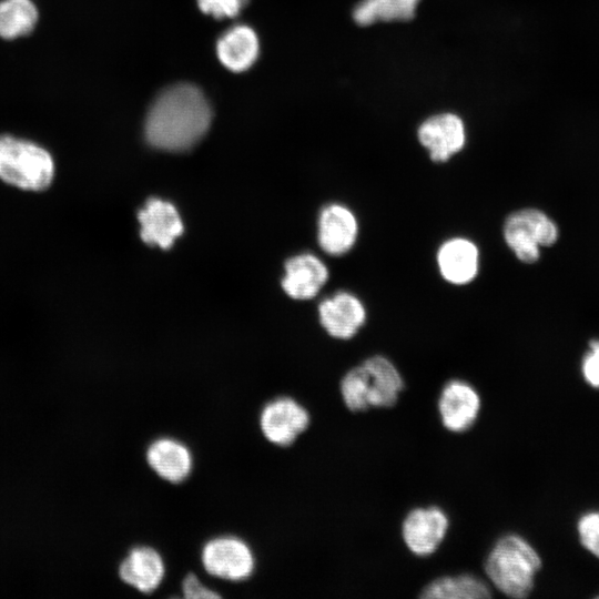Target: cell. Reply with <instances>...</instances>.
Instances as JSON below:
<instances>
[{"label": "cell", "mask_w": 599, "mask_h": 599, "mask_svg": "<svg viewBox=\"0 0 599 599\" xmlns=\"http://www.w3.org/2000/svg\"><path fill=\"white\" fill-rule=\"evenodd\" d=\"M212 110L195 85L166 88L153 101L145 119V138L160 150L179 152L194 146L206 133Z\"/></svg>", "instance_id": "1"}, {"label": "cell", "mask_w": 599, "mask_h": 599, "mask_svg": "<svg viewBox=\"0 0 599 599\" xmlns=\"http://www.w3.org/2000/svg\"><path fill=\"white\" fill-rule=\"evenodd\" d=\"M52 153L40 143L13 135L0 134V181L21 191L48 190L55 176Z\"/></svg>", "instance_id": "2"}, {"label": "cell", "mask_w": 599, "mask_h": 599, "mask_svg": "<svg viewBox=\"0 0 599 599\" xmlns=\"http://www.w3.org/2000/svg\"><path fill=\"white\" fill-rule=\"evenodd\" d=\"M540 567L537 551L514 534L499 538L485 561V571L493 585L512 598H525L531 592Z\"/></svg>", "instance_id": "3"}, {"label": "cell", "mask_w": 599, "mask_h": 599, "mask_svg": "<svg viewBox=\"0 0 599 599\" xmlns=\"http://www.w3.org/2000/svg\"><path fill=\"white\" fill-rule=\"evenodd\" d=\"M502 235L519 261L535 263L540 257V247L556 243L559 232L556 223L540 210L521 209L508 215Z\"/></svg>", "instance_id": "4"}, {"label": "cell", "mask_w": 599, "mask_h": 599, "mask_svg": "<svg viewBox=\"0 0 599 599\" xmlns=\"http://www.w3.org/2000/svg\"><path fill=\"white\" fill-rule=\"evenodd\" d=\"M202 562L210 575L232 581L246 579L254 569L250 547L235 537L210 540L203 548Z\"/></svg>", "instance_id": "5"}, {"label": "cell", "mask_w": 599, "mask_h": 599, "mask_svg": "<svg viewBox=\"0 0 599 599\" xmlns=\"http://www.w3.org/2000/svg\"><path fill=\"white\" fill-rule=\"evenodd\" d=\"M448 526V517L439 507L415 508L405 517L402 535L407 548L413 554L424 557L437 550Z\"/></svg>", "instance_id": "6"}, {"label": "cell", "mask_w": 599, "mask_h": 599, "mask_svg": "<svg viewBox=\"0 0 599 599\" xmlns=\"http://www.w3.org/2000/svg\"><path fill=\"white\" fill-rule=\"evenodd\" d=\"M418 140L428 150L433 162H447L461 151L466 142L463 120L454 113H439L426 119L418 128Z\"/></svg>", "instance_id": "7"}, {"label": "cell", "mask_w": 599, "mask_h": 599, "mask_svg": "<svg viewBox=\"0 0 599 599\" xmlns=\"http://www.w3.org/2000/svg\"><path fill=\"white\" fill-rule=\"evenodd\" d=\"M308 424V412L290 397L266 404L260 417L262 433L266 439L278 446L291 445Z\"/></svg>", "instance_id": "8"}, {"label": "cell", "mask_w": 599, "mask_h": 599, "mask_svg": "<svg viewBox=\"0 0 599 599\" xmlns=\"http://www.w3.org/2000/svg\"><path fill=\"white\" fill-rule=\"evenodd\" d=\"M480 396L473 385L451 379L441 389L438 412L444 427L453 433L468 430L477 420Z\"/></svg>", "instance_id": "9"}, {"label": "cell", "mask_w": 599, "mask_h": 599, "mask_svg": "<svg viewBox=\"0 0 599 599\" xmlns=\"http://www.w3.org/2000/svg\"><path fill=\"white\" fill-rule=\"evenodd\" d=\"M319 321L325 331L338 339H349L366 321V308L354 294L341 291L323 300L318 306Z\"/></svg>", "instance_id": "10"}, {"label": "cell", "mask_w": 599, "mask_h": 599, "mask_svg": "<svg viewBox=\"0 0 599 599\" xmlns=\"http://www.w3.org/2000/svg\"><path fill=\"white\" fill-rule=\"evenodd\" d=\"M357 235V219L347 206L333 203L321 211L318 243L325 253L334 256L347 253L355 245Z\"/></svg>", "instance_id": "11"}, {"label": "cell", "mask_w": 599, "mask_h": 599, "mask_svg": "<svg viewBox=\"0 0 599 599\" xmlns=\"http://www.w3.org/2000/svg\"><path fill=\"white\" fill-rule=\"evenodd\" d=\"M141 238L161 248H170L183 232L181 217L173 204L161 199L148 200L138 213Z\"/></svg>", "instance_id": "12"}, {"label": "cell", "mask_w": 599, "mask_h": 599, "mask_svg": "<svg viewBox=\"0 0 599 599\" xmlns=\"http://www.w3.org/2000/svg\"><path fill=\"white\" fill-rule=\"evenodd\" d=\"M437 265L441 277L454 285H466L479 272V250L466 237H451L437 251Z\"/></svg>", "instance_id": "13"}, {"label": "cell", "mask_w": 599, "mask_h": 599, "mask_svg": "<svg viewBox=\"0 0 599 599\" xmlns=\"http://www.w3.org/2000/svg\"><path fill=\"white\" fill-rule=\"evenodd\" d=\"M285 270L283 288L291 297L297 300L313 298L328 280L326 265L311 253L290 258Z\"/></svg>", "instance_id": "14"}, {"label": "cell", "mask_w": 599, "mask_h": 599, "mask_svg": "<svg viewBox=\"0 0 599 599\" xmlns=\"http://www.w3.org/2000/svg\"><path fill=\"white\" fill-rule=\"evenodd\" d=\"M121 579L141 592L155 590L164 576V564L151 547L133 548L119 568Z\"/></svg>", "instance_id": "15"}, {"label": "cell", "mask_w": 599, "mask_h": 599, "mask_svg": "<svg viewBox=\"0 0 599 599\" xmlns=\"http://www.w3.org/2000/svg\"><path fill=\"white\" fill-rule=\"evenodd\" d=\"M258 51L256 33L244 24L229 29L216 43L219 60L234 72H242L252 67L258 57Z\"/></svg>", "instance_id": "16"}, {"label": "cell", "mask_w": 599, "mask_h": 599, "mask_svg": "<svg viewBox=\"0 0 599 599\" xmlns=\"http://www.w3.org/2000/svg\"><path fill=\"white\" fill-rule=\"evenodd\" d=\"M146 460L161 478L171 483L184 480L192 468V456L186 446L171 438L153 441L148 448Z\"/></svg>", "instance_id": "17"}, {"label": "cell", "mask_w": 599, "mask_h": 599, "mask_svg": "<svg viewBox=\"0 0 599 599\" xmlns=\"http://www.w3.org/2000/svg\"><path fill=\"white\" fill-rule=\"evenodd\" d=\"M368 372L370 407L394 406L405 384L396 366L382 355L370 356L362 363Z\"/></svg>", "instance_id": "18"}, {"label": "cell", "mask_w": 599, "mask_h": 599, "mask_svg": "<svg viewBox=\"0 0 599 599\" xmlns=\"http://www.w3.org/2000/svg\"><path fill=\"white\" fill-rule=\"evenodd\" d=\"M490 596L489 586L470 573L437 578L426 585L420 593L422 598L435 599H481Z\"/></svg>", "instance_id": "19"}, {"label": "cell", "mask_w": 599, "mask_h": 599, "mask_svg": "<svg viewBox=\"0 0 599 599\" xmlns=\"http://www.w3.org/2000/svg\"><path fill=\"white\" fill-rule=\"evenodd\" d=\"M419 0H362L353 10L354 21L362 27L377 21H408L415 17Z\"/></svg>", "instance_id": "20"}, {"label": "cell", "mask_w": 599, "mask_h": 599, "mask_svg": "<svg viewBox=\"0 0 599 599\" xmlns=\"http://www.w3.org/2000/svg\"><path fill=\"white\" fill-rule=\"evenodd\" d=\"M39 11L32 0H0V38L16 40L37 27Z\"/></svg>", "instance_id": "21"}, {"label": "cell", "mask_w": 599, "mask_h": 599, "mask_svg": "<svg viewBox=\"0 0 599 599\" xmlns=\"http://www.w3.org/2000/svg\"><path fill=\"white\" fill-rule=\"evenodd\" d=\"M341 394L346 407L352 412H364L370 407L369 376L363 364L345 374L341 382Z\"/></svg>", "instance_id": "22"}, {"label": "cell", "mask_w": 599, "mask_h": 599, "mask_svg": "<svg viewBox=\"0 0 599 599\" xmlns=\"http://www.w3.org/2000/svg\"><path fill=\"white\" fill-rule=\"evenodd\" d=\"M580 541L585 548L599 558V512H589L578 522Z\"/></svg>", "instance_id": "23"}, {"label": "cell", "mask_w": 599, "mask_h": 599, "mask_svg": "<svg viewBox=\"0 0 599 599\" xmlns=\"http://www.w3.org/2000/svg\"><path fill=\"white\" fill-rule=\"evenodd\" d=\"M248 0H197L202 12L216 19L233 18L241 12Z\"/></svg>", "instance_id": "24"}, {"label": "cell", "mask_w": 599, "mask_h": 599, "mask_svg": "<svg viewBox=\"0 0 599 599\" xmlns=\"http://www.w3.org/2000/svg\"><path fill=\"white\" fill-rule=\"evenodd\" d=\"M582 374L591 386L599 388V339L589 344V351L582 359Z\"/></svg>", "instance_id": "25"}, {"label": "cell", "mask_w": 599, "mask_h": 599, "mask_svg": "<svg viewBox=\"0 0 599 599\" xmlns=\"http://www.w3.org/2000/svg\"><path fill=\"white\" fill-rule=\"evenodd\" d=\"M183 596L187 599H215L221 596L212 589L203 586L200 579L193 575H187L182 582Z\"/></svg>", "instance_id": "26"}]
</instances>
